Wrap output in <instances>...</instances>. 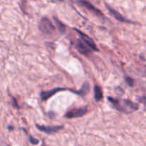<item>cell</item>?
I'll return each mask as SVG.
<instances>
[{
	"label": "cell",
	"mask_w": 146,
	"mask_h": 146,
	"mask_svg": "<svg viewBox=\"0 0 146 146\" xmlns=\"http://www.w3.org/2000/svg\"><path fill=\"white\" fill-rule=\"evenodd\" d=\"M108 100L113 106L115 109L121 112L125 113H130L138 108V104H135L129 100L116 99V98H111V97H108Z\"/></svg>",
	"instance_id": "obj_1"
},
{
	"label": "cell",
	"mask_w": 146,
	"mask_h": 146,
	"mask_svg": "<svg viewBox=\"0 0 146 146\" xmlns=\"http://www.w3.org/2000/svg\"><path fill=\"white\" fill-rule=\"evenodd\" d=\"M39 30L44 34H51L55 31V27L47 17H43L38 25Z\"/></svg>",
	"instance_id": "obj_2"
},
{
	"label": "cell",
	"mask_w": 146,
	"mask_h": 146,
	"mask_svg": "<svg viewBox=\"0 0 146 146\" xmlns=\"http://www.w3.org/2000/svg\"><path fill=\"white\" fill-rule=\"evenodd\" d=\"M87 113L86 107H83V108H77V109H74L69 111L66 113L65 116L67 118H79V117L83 116Z\"/></svg>",
	"instance_id": "obj_3"
},
{
	"label": "cell",
	"mask_w": 146,
	"mask_h": 146,
	"mask_svg": "<svg viewBox=\"0 0 146 146\" xmlns=\"http://www.w3.org/2000/svg\"><path fill=\"white\" fill-rule=\"evenodd\" d=\"M76 47L78 52L85 56L88 55L91 53V51H92V49L81 38V39H78Z\"/></svg>",
	"instance_id": "obj_4"
},
{
	"label": "cell",
	"mask_w": 146,
	"mask_h": 146,
	"mask_svg": "<svg viewBox=\"0 0 146 146\" xmlns=\"http://www.w3.org/2000/svg\"><path fill=\"white\" fill-rule=\"evenodd\" d=\"M74 30H75V31H76L77 32H78V34L81 35V39H82L83 41H84V42H85L86 44L87 45H88V46L91 48V49L94 50V51H98V48H97L95 43L94 42V41H93V40L91 39L89 36H87L86 34H84L82 31H79V30H78L77 29H74Z\"/></svg>",
	"instance_id": "obj_5"
},
{
	"label": "cell",
	"mask_w": 146,
	"mask_h": 146,
	"mask_svg": "<svg viewBox=\"0 0 146 146\" xmlns=\"http://www.w3.org/2000/svg\"><path fill=\"white\" fill-rule=\"evenodd\" d=\"M36 128L39 131L46 133L47 134H52L54 133L58 132L61 129H62V125H57V126H44V125H36Z\"/></svg>",
	"instance_id": "obj_6"
},
{
	"label": "cell",
	"mask_w": 146,
	"mask_h": 146,
	"mask_svg": "<svg viewBox=\"0 0 146 146\" xmlns=\"http://www.w3.org/2000/svg\"><path fill=\"white\" fill-rule=\"evenodd\" d=\"M64 90H65V88H54V89L49 90V91H42V92L41 93V94H40V96H41V98L43 100V101H46V100L51 98V97L52 96H54V94L58 93V91H64Z\"/></svg>",
	"instance_id": "obj_7"
},
{
	"label": "cell",
	"mask_w": 146,
	"mask_h": 146,
	"mask_svg": "<svg viewBox=\"0 0 146 146\" xmlns=\"http://www.w3.org/2000/svg\"><path fill=\"white\" fill-rule=\"evenodd\" d=\"M78 3H79V4H82L84 7H85L86 8L88 9V10H90V11H93V12L94 13V14H96V15L98 16H101L102 17L103 16V14L102 12H101V11H100L98 9L96 8L95 7H94L93 4H91V3L88 2V1H78Z\"/></svg>",
	"instance_id": "obj_8"
},
{
	"label": "cell",
	"mask_w": 146,
	"mask_h": 146,
	"mask_svg": "<svg viewBox=\"0 0 146 146\" xmlns=\"http://www.w3.org/2000/svg\"><path fill=\"white\" fill-rule=\"evenodd\" d=\"M106 7H107V9H108V11H110V13H111V14H112V15L113 16V17H115V18L118 20V21H122V22H131L130 21L127 20L126 19H125V17L122 15V14H120L119 12H118V11H117L115 9H114L111 8L110 6L107 5L106 4Z\"/></svg>",
	"instance_id": "obj_9"
},
{
	"label": "cell",
	"mask_w": 146,
	"mask_h": 146,
	"mask_svg": "<svg viewBox=\"0 0 146 146\" xmlns=\"http://www.w3.org/2000/svg\"><path fill=\"white\" fill-rule=\"evenodd\" d=\"M90 91V85L88 82H85L83 84L82 87L81 88V89L78 90L77 91H74L75 94H78V95L81 96H85L87 94L89 93Z\"/></svg>",
	"instance_id": "obj_10"
},
{
	"label": "cell",
	"mask_w": 146,
	"mask_h": 146,
	"mask_svg": "<svg viewBox=\"0 0 146 146\" xmlns=\"http://www.w3.org/2000/svg\"><path fill=\"white\" fill-rule=\"evenodd\" d=\"M94 97L96 101H100L103 98L102 89L98 85H96L94 86Z\"/></svg>",
	"instance_id": "obj_11"
},
{
	"label": "cell",
	"mask_w": 146,
	"mask_h": 146,
	"mask_svg": "<svg viewBox=\"0 0 146 146\" xmlns=\"http://www.w3.org/2000/svg\"><path fill=\"white\" fill-rule=\"evenodd\" d=\"M54 20H55L56 24V26H57V27H58V29H59V31H61V33H64V32H65L66 27H65V26H64V24H63V23H61V21H59V20L56 19L55 18V17H54Z\"/></svg>",
	"instance_id": "obj_12"
},
{
	"label": "cell",
	"mask_w": 146,
	"mask_h": 146,
	"mask_svg": "<svg viewBox=\"0 0 146 146\" xmlns=\"http://www.w3.org/2000/svg\"><path fill=\"white\" fill-rule=\"evenodd\" d=\"M125 81H126L127 84H128L129 86H133V80L131 78H130V77H125Z\"/></svg>",
	"instance_id": "obj_13"
},
{
	"label": "cell",
	"mask_w": 146,
	"mask_h": 146,
	"mask_svg": "<svg viewBox=\"0 0 146 146\" xmlns=\"http://www.w3.org/2000/svg\"><path fill=\"white\" fill-rule=\"evenodd\" d=\"M29 141H30V143H31L34 144V145H37V144L38 143V140L36 139V138H32L31 136H29Z\"/></svg>",
	"instance_id": "obj_14"
}]
</instances>
